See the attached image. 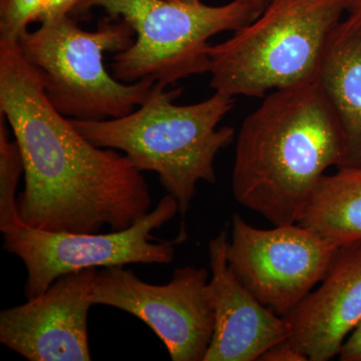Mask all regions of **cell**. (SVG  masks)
Masks as SVG:
<instances>
[{"label":"cell","mask_w":361,"mask_h":361,"mask_svg":"<svg viewBox=\"0 0 361 361\" xmlns=\"http://www.w3.org/2000/svg\"><path fill=\"white\" fill-rule=\"evenodd\" d=\"M297 224L336 247L361 240V168H339L318 182Z\"/></svg>","instance_id":"obj_14"},{"label":"cell","mask_w":361,"mask_h":361,"mask_svg":"<svg viewBox=\"0 0 361 361\" xmlns=\"http://www.w3.org/2000/svg\"><path fill=\"white\" fill-rule=\"evenodd\" d=\"M283 318L289 341L308 360L339 355L361 320V240L338 247L318 289Z\"/></svg>","instance_id":"obj_12"},{"label":"cell","mask_w":361,"mask_h":361,"mask_svg":"<svg viewBox=\"0 0 361 361\" xmlns=\"http://www.w3.org/2000/svg\"><path fill=\"white\" fill-rule=\"evenodd\" d=\"M263 99L239 130L233 195L271 224H297L325 171L341 166L343 133L317 82Z\"/></svg>","instance_id":"obj_2"},{"label":"cell","mask_w":361,"mask_h":361,"mask_svg":"<svg viewBox=\"0 0 361 361\" xmlns=\"http://www.w3.org/2000/svg\"><path fill=\"white\" fill-rule=\"evenodd\" d=\"M338 356L341 361H361V320L344 341Z\"/></svg>","instance_id":"obj_19"},{"label":"cell","mask_w":361,"mask_h":361,"mask_svg":"<svg viewBox=\"0 0 361 361\" xmlns=\"http://www.w3.org/2000/svg\"><path fill=\"white\" fill-rule=\"evenodd\" d=\"M228 244L226 230L209 242L215 327L204 361H256L271 346L289 339L290 329L239 281L228 263Z\"/></svg>","instance_id":"obj_11"},{"label":"cell","mask_w":361,"mask_h":361,"mask_svg":"<svg viewBox=\"0 0 361 361\" xmlns=\"http://www.w3.org/2000/svg\"><path fill=\"white\" fill-rule=\"evenodd\" d=\"M249 4H253L254 6L257 7L259 11H263L266 6L268 4L269 0H246Z\"/></svg>","instance_id":"obj_20"},{"label":"cell","mask_w":361,"mask_h":361,"mask_svg":"<svg viewBox=\"0 0 361 361\" xmlns=\"http://www.w3.org/2000/svg\"><path fill=\"white\" fill-rule=\"evenodd\" d=\"M361 8V0H348V11Z\"/></svg>","instance_id":"obj_21"},{"label":"cell","mask_w":361,"mask_h":361,"mask_svg":"<svg viewBox=\"0 0 361 361\" xmlns=\"http://www.w3.org/2000/svg\"><path fill=\"white\" fill-rule=\"evenodd\" d=\"M6 116L0 114V231L23 223L18 214L16 189L25 161L16 140H11Z\"/></svg>","instance_id":"obj_15"},{"label":"cell","mask_w":361,"mask_h":361,"mask_svg":"<svg viewBox=\"0 0 361 361\" xmlns=\"http://www.w3.org/2000/svg\"><path fill=\"white\" fill-rule=\"evenodd\" d=\"M94 7L126 21L137 35L129 49L114 56V77L125 84L154 78L166 87L210 73L209 39L220 32H236L262 13L246 0L222 6L168 0H80L71 14H84Z\"/></svg>","instance_id":"obj_6"},{"label":"cell","mask_w":361,"mask_h":361,"mask_svg":"<svg viewBox=\"0 0 361 361\" xmlns=\"http://www.w3.org/2000/svg\"><path fill=\"white\" fill-rule=\"evenodd\" d=\"M97 268L59 276L42 295L0 312V343L30 361H89L87 315Z\"/></svg>","instance_id":"obj_10"},{"label":"cell","mask_w":361,"mask_h":361,"mask_svg":"<svg viewBox=\"0 0 361 361\" xmlns=\"http://www.w3.org/2000/svg\"><path fill=\"white\" fill-rule=\"evenodd\" d=\"M167 87L161 84L146 103L122 118L70 120L94 146L123 152L137 170L158 174L185 217L197 184L216 182V157L234 141L233 128L217 127L235 99L215 92L200 103L179 106L174 102L183 90Z\"/></svg>","instance_id":"obj_3"},{"label":"cell","mask_w":361,"mask_h":361,"mask_svg":"<svg viewBox=\"0 0 361 361\" xmlns=\"http://www.w3.org/2000/svg\"><path fill=\"white\" fill-rule=\"evenodd\" d=\"M179 213L171 195L163 197L154 210L122 231L101 233L51 232L25 223L2 232L4 249L18 256L25 266L26 299L42 295L66 273L87 268L128 264H170L175 259V241L157 242L153 231L161 229Z\"/></svg>","instance_id":"obj_7"},{"label":"cell","mask_w":361,"mask_h":361,"mask_svg":"<svg viewBox=\"0 0 361 361\" xmlns=\"http://www.w3.org/2000/svg\"><path fill=\"white\" fill-rule=\"evenodd\" d=\"M337 249L302 226L259 229L234 214L227 259L247 290L285 317L322 281Z\"/></svg>","instance_id":"obj_9"},{"label":"cell","mask_w":361,"mask_h":361,"mask_svg":"<svg viewBox=\"0 0 361 361\" xmlns=\"http://www.w3.org/2000/svg\"><path fill=\"white\" fill-rule=\"evenodd\" d=\"M44 4V0H0V40L16 44Z\"/></svg>","instance_id":"obj_16"},{"label":"cell","mask_w":361,"mask_h":361,"mask_svg":"<svg viewBox=\"0 0 361 361\" xmlns=\"http://www.w3.org/2000/svg\"><path fill=\"white\" fill-rule=\"evenodd\" d=\"M168 1H173V2H182V4H199V2H201L200 0H168Z\"/></svg>","instance_id":"obj_22"},{"label":"cell","mask_w":361,"mask_h":361,"mask_svg":"<svg viewBox=\"0 0 361 361\" xmlns=\"http://www.w3.org/2000/svg\"><path fill=\"white\" fill-rule=\"evenodd\" d=\"M80 0H44L42 11L35 23H45L71 16Z\"/></svg>","instance_id":"obj_17"},{"label":"cell","mask_w":361,"mask_h":361,"mask_svg":"<svg viewBox=\"0 0 361 361\" xmlns=\"http://www.w3.org/2000/svg\"><path fill=\"white\" fill-rule=\"evenodd\" d=\"M348 0H269L256 20L211 44V87L230 97L316 82Z\"/></svg>","instance_id":"obj_4"},{"label":"cell","mask_w":361,"mask_h":361,"mask_svg":"<svg viewBox=\"0 0 361 361\" xmlns=\"http://www.w3.org/2000/svg\"><path fill=\"white\" fill-rule=\"evenodd\" d=\"M260 361H310L303 353L294 348L289 339L271 346L259 357Z\"/></svg>","instance_id":"obj_18"},{"label":"cell","mask_w":361,"mask_h":361,"mask_svg":"<svg viewBox=\"0 0 361 361\" xmlns=\"http://www.w3.org/2000/svg\"><path fill=\"white\" fill-rule=\"evenodd\" d=\"M0 114L25 161L18 198L25 225L51 232L99 233L132 227L149 212L141 171L116 149L99 148L54 109L18 44L0 40Z\"/></svg>","instance_id":"obj_1"},{"label":"cell","mask_w":361,"mask_h":361,"mask_svg":"<svg viewBox=\"0 0 361 361\" xmlns=\"http://www.w3.org/2000/svg\"><path fill=\"white\" fill-rule=\"evenodd\" d=\"M135 35L126 21L109 16L97 23L96 32L82 30L66 16L26 30L16 44L59 113L73 120L104 121L130 115L160 87L149 77L125 84L104 68V52L127 51Z\"/></svg>","instance_id":"obj_5"},{"label":"cell","mask_w":361,"mask_h":361,"mask_svg":"<svg viewBox=\"0 0 361 361\" xmlns=\"http://www.w3.org/2000/svg\"><path fill=\"white\" fill-rule=\"evenodd\" d=\"M207 268H177L167 284L147 283L123 266L101 268L92 289L94 305L111 306L142 320L165 344L173 361H204L215 313Z\"/></svg>","instance_id":"obj_8"},{"label":"cell","mask_w":361,"mask_h":361,"mask_svg":"<svg viewBox=\"0 0 361 361\" xmlns=\"http://www.w3.org/2000/svg\"><path fill=\"white\" fill-rule=\"evenodd\" d=\"M348 13L330 37L316 78L343 133L338 169L361 168V8Z\"/></svg>","instance_id":"obj_13"}]
</instances>
